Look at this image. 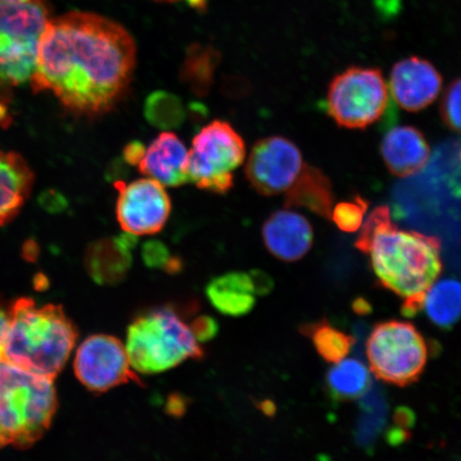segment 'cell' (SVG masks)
I'll list each match as a JSON object with an SVG mask.
<instances>
[{
	"label": "cell",
	"mask_w": 461,
	"mask_h": 461,
	"mask_svg": "<svg viewBox=\"0 0 461 461\" xmlns=\"http://www.w3.org/2000/svg\"><path fill=\"white\" fill-rule=\"evenodd\" d=\"M249 275L257 295H267V294L273 290L274 282L268 275L259 272V270H255V272Z\"/></svg>",
	"instance_id": "4dcf8cb0"
},
{
	"label": "cell",
	"mask_w": 461,
	"mask_h": 461,
	"mask_svg": "<svg viewBox=\"0 0 461 461\" xmlns=\"http://www.w3.org/2000/svg\"><path fill=\"white\" fill-rule=\"evenodd\" d=\"M440 113L448 129L461 132V78L447 86L442 96Z\"/></svg>",
	"instance_id": "4316f807"
},
{
	"label": "cell",
	"mask_w": 461,
	"mask_h": 461,
	"mask_svg": "<svg viewBox=\"0 0 461 461\" xmlns=\"http://www.w3.org/2000/svg\"><path fill=\"white\" fill-rule=\"evenodd\" d=\"M245 158L246 146L239 132L224 121H212L194 136L189 149L190 182L207 192L226 194Z\"/></svg>",
	"instance_id": "52a82bcc"
},
{
	"label": "cell",
	"mask_w": 461,
	"mask_h": 461,
	"mask_svg": "<svg viewBox=\"0 0 461 461\" xmlns=\"http://www.w3.org/2000/svg\"><path fill=\"white\" fill-rule=\"evenodd\" d=\"M138 169L165 187H180L190 181L189 149L175 132H160L146 148Z\"/></svg>",
	"instance_id": "4fadbf2b"
},
{
	"label": "cell",
	"mask_w": 461,
	"mask_h": 461,
	"mask_svg": "<svg viewBox=\"0 0 461 461\" xmlns=\"http://www.w3.org/2000/svg\"><path fill=\"white\" fill-rule=\"evenodd\" d=\"M144 117L155 128L161 130L176 129L185 120L183 104L175 95L157 91L147 97L144 103Z\"/></svg>",
	"instance_id": "d4e9b609"
},
{
	"label": "cell",
	"mask_w": 461,
	"mask_h": 461,
	"mask_svg": "<svg viewBox=\"0 0 461 461\" xmlns=\"http://www.w3.org/2000/svg\"><path fill=\"white\" fill-rule=\"evenodd\" d=\"M197 342L207 343L214 339L219 331L218 322L211 316H199L189 325Z\"/></svg>",
	"instance_id": "f1b7e54d"
},
{
	"label": "cell",
	"mask_w": 461,
	"mask_h": 461,
	"mask_svg": "<svg viewBox=\"0 0 461 461\" xmlns=\"http://www.w3.org/2000/svg\"><path fill=\"white\" fill-rule=\"evenodd\" d=\"M388 100L382 71L351 67L331 80L327 112L341 128L363 130L383 117Z\"/></svg>",
	"instance_id": "ba28073f"
},
{
	"label": "cell",
	"mask_w": 461,
	"mask_h": 461,
	"mask_svg": "<svg viewBox=\"0 0 461 461\" xmlns=\"http://www.w3.org/2000/svg\"><path fill=\"white\" fill-rule=\"evenodd\" d=\"M7 118V108H5L4 104L0 103V122H3Z\"/></svg>",
	"instance_id": "836d02e7"
},
{
	"label": "cell",
	"mask_w": 461,
	"mask_h": 461,
	"mask_svg": "<svg viewBox=\"0 0 461 461\" xmlns=\"http://www.w3.org/2000/svg\"><path fill=\"white\" fill-rule=\"evenodd\" d=\"M136 55L135 40L123 26L72 11L50 19L45 28L31 78L33 89L50 91L79 114L107 113L128 90Z\"/></svg>",
	"instance_id": "6da1fadb"
},
{
	"label": "cell",
	"mask_w": 461,
	"mask_h": 461,
	"mask_svg": "<svg viewBox=\"0 0 461 461\" xmlns=\"http://www.w3.org/2000/svg\"><path fill=\"white\" fill-rule=\"evenodd\" d=\"M3 2L20 3V2H26V0H3Z\"/></svg>",
	"instance_id": "e575fe53"
},
{
	"label": "cell",
	"mask_w": 461,
	"mask_h": 461,
	"mask_svg": "<svg viewBox=\"0 0 461 461\" xmlns=\"http://www.w3.org/2000/svg\"><path fill=\"white\" fill-rule=\"evenodd\" d=\"M356 248L370 256L380 284L403 299L423 297L442 273L440 240L397 228L387 205L368 215Z\"/></svg>",
	"instance_id": "7a4b0ae2"
},
{
	"label": "cell",
	"mask_w": 461,
	"mask_h": 461,
	"mask_svg": "<svg viewBox=\"0 0 461 461\" xmlns=\"http://www.w3.org/2000/svg\"><path fill=\"white\" fill-rule=\"evenodd\" d=\"M125 348L132 370L143 375L165 373L204 356L189 325L170 308L137 316L129 327Z\"/></svg>",
	"instance_id": "5b68a950"
},
{
	"label": "cell",
	"mask_w": 461,
	"mask_h": 461,
	"mask_svg": "<svg viewBox=\"0 0 461 461\" xmlns=\"http://www.w3.org/2000/svg\"><path fill=\"white\" fill-rule=\"evenodd\" d=\"M74 372L80 384L94 393H106L120 385H142L132 370L125 345L108 334L86 339L77 349Z\"/></svg>",
	"instance_id": "9c48e42d"
},
{
	"label": "cell",
	"mask_w": 461,
	"mask_h": 461,
	"mask_svg": "<svg viewBox=\"0 0 461 461\" xmlns=\"http://www.w3.org/2000/svg\"><path fill=\"white\" fill-rule=\"evenodd\" d=\"M303 154L285 137L270 136L259 140L248 157L245 173L248 182L259 194L285 193L301 172Z\"/></svg>",
	"instance_id": "8fae6325"
},
{
	"label": "cell",
	"mask_w": 461,
	"mask_h": 461,
	"mask_svg": "<svg viewBox=\"0 0 461 461\" xmlns=\"http://www.w3.org/2000/svg\"><path fill=\"white\" fill-rule=\"evenodd\" d=\"M53 380L0 361V448H26L49 429L57 409Z\"/></svg>",
	"instance_id": "277c9868"
},
{
	"label": "cell",
	"mask_w": 461,
	"mask_h": 461,
	"mask_svg": "<svg viewBox=\"0 0 461 461\" xmlns=\"http://www.w3.org/2000/svg\"><path fill=\"white\" fill-rule=\"evenodd\" d=\"M40 39L0 25V83L17 86L31 79L37 66Z\"/></svg>",
	"instance_id": "e0dca14e"
},
{
	"label": "cell",
	"mask_w": 461,
	"mask_h": 461,
	"mask_svg": "<svg viewBox=\"0 0 461 461\" xmlns=\"http://www.w3.org/2000/svg\"><path fill=\"white\" fill-rule=\"evenodd\" d=\"M146 146L140 141H131L125 147L123 158L126 163L131 166H138L146 152Z\"/></svg>",
	"instance_id": "f546056e"
},
{
	"label": "cell",
	"mask_w": 461,
	"mask_h": 461,
	"mask_svg": "<svg viewBox=\"0 0 461 461\" xmlns=\"http://www.w3.org/2000/svg\"><path fill=\"white\" fill-rule=\"evenodd\" d=\"M429 354L423 334L408 321L379 322L366 342L372 373L382 382L397 387L418 382L428 365Z\"/></svg>",
	"instance_id": "8992f818"
},
{
	"label": "cell",
	"mask_w": 461,
	"mask_h": 461,
	"mask_svg": "<svg viewBox=\"0 0 461 461\" xmlns=\"http://www.w3.org/2000/svg\"><path fill=\"white\" fill-rule=\"evenodd\" d=\"M302 333L311 339L314 348L328 363H338L348 357L355 339L332 326L326 319L302 327Z\"/></svg>",
	"instance_id": "cb8c5ba5"
},
{
	"label": "cell",
	"mask_w": 461,
	"mask_h": 461,
	"mask_svg": "<svg viewBox=\"0 0 461 461\" xmlns=\"http://www.w3.org/2000/svg\"><path fill=\"white\" fill-rule=\"evenodd\" d=\"M221 59V54L212 46H190L180 71L182 82L195 95H209Z\"/></svg>",
	"instance_id": "603a6c76"
},
{
	"label": "cell",
	"mask_w": 461,
	"mask_h": 461,
	"mask_svg": "<svg viewBox=\"0 0 461 461\" xmlns=\"http://www.w3.org/2000/svg\"><path fill=\"white\" fill-rule=\"evenodd\" d=\"M115 216L124 232L136 236L160 232L170 217L171 200L163 184L143 177L130 184L118 181Z\"/></svg>",
	"instance_id": "30bf717a"
},
{
	"label": "cell",
	"mask_w": 461,
	"mask_h": 461,
	"mask_svg": "<svg viewBox=\"0 0 461 461\" xmlns=\"http://www.w3.org/2000/svg\"><path fill=\"white\" fill-rule=\"evenodd\" d=\"M367 207L368 202L360 197V195H357L353 200L344 201L334 205L331 221L343 232H357L362 226Z\"/></svg>",
	"instance_id": "484cf974"
},
{
	"label": "cell",
	"mask_w": 461,
	"mask_h": 461,
	"mask_svg": "<svg viewBox=\"0 0 461 461\" xmlns=\"http://www.w3.org/2000/svg\"><path fill=\"white\" fill-rule=\"evenodd\" d=\"M265 247L285 262H296L310 251L313 244V229L298 212L284 210L274 212L262 229Z\"/></svg>",
	"instance_id": "5bb4252c"
},
{
	"label": "cell",
	"mask_w": 461,
	"mask_h": 461,
	"mask_svg": "<svg viewBox=\"0 0 461 461\" xmlns=\"http://www.w3.org/2000/svg\"><path fill=\"white\" fill-rule=\"evenodd\" d=\"M285 209L303 207L330 221L334 207L330 178L316 167L303 164L295 182L285 192Z\"/></svg>",
	"instance_id": "ac0fdd59"
},
{
	"label": "cell",
	"mask_w": 461,
	"mask_h": 461,
	"mask_svg": "<svg viewBox=\"0 0 461 461\" xmlns=\"http://www.w3.org/2000/svg\"><path fill=\"white\" fill-rule=\"evenodd\" d=\"M77 339V328L59 305H38L22 298L9 313L3 360L54 379L70 358Z\"/></svg>",
	"instance_id": "3957f363"
},
{
	"label": "cell",
	"mask_w": 461,
	"mask_h": 461,
	"mask_svg": "<svg viewBox=\"0 0 461 461\" xmlns=\"http://www.w3.org/2000/svg\"><path fill=\"white\" fill-rule=\"evenodd\" d=\"M188 402L185 397L178 394L169 396L166 403V412L171 417L180 418L187 411Z\"/></svg>",
	"instance_id": "1f68e13d"
},
{
	"label": "cell",
	"mask_w": 461,
	"mask_h": 461,
	"mask_svg": "<svg viewBox=\"0 0 461 461\" xmlns=\"http://www.w3.org/2000/svg\"><path fill=\"white\" fill-rule=\"evenodd\" d=\"M382 155L391 173L407 177L423 170L430 158V149L424 135L413 126H399L385 134Z\"/></svg>",
	"instance_id": "2e32d148"
},
{
	"label": "cell",
	"mask_w": 461,
	"mask_h": 461,
	"mask_svg": "<svg viewBox=\"0 0 461 461\" xmlns=\"http://www.w3.org/2000/svg\"><path fill=\"white\" fill-rule=\"evenodd\" d=\"M142 259L149 268L164 269L168 268L172 256L163 243L158 240H149L142 247Z\"/></svg>",
	"instance_id": "83f0119b"
},
{
	"label": "cell",
	"mask_w": 461,
	"mask_h": 461,
	"mask_svg": "<svg viewBox=\"0 0 461 461\" xmlns=\"http://www.w3.org/2000/svg\"><path fill=\"white\" fill-rule=\"evenodd\" d=\"M390 86L396 103L405 111L416 113L439 95L442 77L429 60L409 57L392 68Z\"/></svg>",
	"instance_id": "7c38bea8"
},
{
	"label": "cell",
	"mask_w": 461,
	"mask_h": 461,
	"mask_svg": "<svg viewBox=\"0 0 461 461\" xmlns=\"http://www.w3.org/2000/svg\"><path fill=\"white\" fill-rule=\"evenodd\" d=\"M3 355H4V348H0V361L3 360Z\"/></svg>",
	"instance_id": "d590c367"
},
{
	"label": "cell",
	"mask_w": 461,
	"mask_h": 461,
	"mask_svg": "<svg viewBox=\"0 0 461 461\" xmlns=\"http://www.w3.org/2000/svg\"><path fill=\"white\" fill-rule=\"evenodd\" d=\"M370 372L357 359H343L334 363L326 376V387L331 399L349 402L358 399L370 388Z\"/></svg>",
	"instance_id": "7402d4cb"
},
{
	"label": "cell",
	"mask_w": 461,
	"mask_h": 461,
	"mask_svg": "<svg viewBox=\"0 0 461 461\" xmlns=\"http://www.w3.org/2000/svg\"><path fill=\"white\" fill-rule=\"evenodd\" d=\"M136 235L124 233L92 243L86 253V267L97 285H118L129 276Z\"/></svg>",
	"instance_id": "9a60e30c"
},
{
	"label": "cell",
	"mask_w": 461,
	"mask_h": 461,
	"mask_svg": "<svg viewBox=\"0 0 461 461\" xmlns=\"http://www.w3.org/2000/svg\"><path fill=\"white\" fill-rule=\"evenodd\" d=\"M206 296L219 313L230 317L249 314L257 303L251 276L246 273H229L215 278L206 286Z\"/></svg>",
	"instance_id": "ffe728a7"
},
{
	"label": "cell",
	"mask_w": 461,
	"mask_h": 461,
	"mask_svg": "<svg viewBox=\"0 0 461 461\" xmlns=\"http://www.w3.org/2000/svg\"><path fill=\"white\" fill-rule=\"evenodd\" d=\"M32 182V172L21 155L0 151V226L19 212Z\"/></svg>",
	"instance_id": "d6986e66"
},
{
	"label": "cell",
	"mask_w": 461,
	"mask_h": 461,
	"mask_svg": "<svg viewBox=\"0 0 461 461\" xmlns=\"http://www.w3.org/2000/svg\"><path fill=\"white\" fill-rule=\"evenodd\" d=\"M432 324L449 330L461 319V282L446 279L425 293L423 308Z\"/></svg>",
	"instance_id": "44dd1931"
},
{
	"label": "cell",
	"mask_w": 461,
	"mask_h": 461,
	"mask_svg": "<svg viewBox=\"0 0 461 461\" xmlns=\"http://www.w3.org/2000/svg\"><path fill=\"white\" fill-rule=\"evenodd\" d=\"M158 2H185L187 5H190V7L194 9L203 10L206 7L207 0H158Z\"/></svg>",
	"instance_id": "d6a6232c"
}]
</instances>
